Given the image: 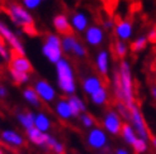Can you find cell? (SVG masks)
I'll return each mask as SVG.
<instances>
[{"label":"cell","mask_w":156,"mask_h":154,"mask_svg":"<svg viewBox=\"0 0 156 154\" xmlns=\"http://www.w3.org/2000/svg\"><path fill=\"white\" fill-rule=\"evenodd\" d=\"M61 38H62V51H64L65 55H71L79 59H83L88 56L87 47L79 41V38L74 35V33L64 35Z\"/></svg>","instance_id":"6"},{"label":"cell","mask_w":156,"mask_h":154,"mask_svg":"<svg viewBox=\"0 0 156 154\" xmlns=\"http://www.w3.org/2000/svg\"><path fill=\"white\" fill-rule=\"evenodd\" d=\"M131 110V125L133 128V130L136 132L137 136L141 138L144 140H147L151 138V134L149 132V129H147V125H146V121L142 116L141 111H140V107L137 105V102H135L129 107Z\"/></svg>","instance_id":"7"},{"label":"cell","mask_w":156,"mask_h":154,"mask_svg":"<svg viewBox=\"0 0 156 154\" xmlns=\"http://www.w3.org/2000/svg\"><path fill=\"white\" fill-rule=\"evenodd\" d=\"M56 70V79L57 86L61 90L62 94L67 96L75 95L76 92V73L75 68L73 67L71 62L67 58H62L60 62L55 65Z\"/></svg>","instance_id":"1"},{"label":"cell","mask_w":156,"mask_h":154,"mask_svg":"<svg viewBox=\"0 0 156 154\" xmlns=\"http://www.w3.org/2000/svg\"><path fill=\"white\" fill-rule=\"evenodd\" d=\"M84 41L90 47H99L105 41V30L98 24H90L84 32Z\"/></svg>","instance_id":"10"},{"label":"cell","mask_w":156,"mask_h":154,"mask_svg":"<svg viewBox=\"0 0 156 154\" xmlns=\"http://www.w3.org/2000/svg\"><path fill=\"white\" fill-rule=\"evenodd\" d=\"M3 61H4V59H3V57H2V56H0V66H2V63H3Z\"/></svg>","instance_id":"42"},{"label":"cell","mask_w":156,"mask_h":154,"mask_svg":"<svg viewBox=\"0 0 156 154\" xmlns=\"http://www.w3.org/2000/svg\"><path fill=\"white\" fill-rule=\"evenodd\" d=\"M8 70H13V71L30 75L33 72V66L30 63V61L27 58V56H22L15 52H12L10 59H9V62H8Z\"/></svg>","instance_id":"11"},{"label":"cell","mask_w":156,"mask_h":154,"mask_svg":"<svg viewBox=\"0 0 156 154\" xmlns=\"http://www.w3.org/2000/svg\"><path fill=\"white\" fill-rule=\"evenodd\" d=\"M34 128L38 129L40 132L46 133L51 129V120L50 118L46 115L44 112H38L36 114V119H34Z\"/></svg>","instance_id":"25"},{"label":"cell","mask_w":156,"mask_h":154,"mask_svg":"<svg viewBox=\"0 0 156 154\" xmlns=\"http://www.w3.org/2000/svg\"><path fill=\"white\" fill-rule=\"evenodd\" d=\"M27 136H28V139L32 143L40 145V147H42V148H47L48 134L42 133V132H40V130L36 129V128H32V129L27 130Z\"/></svg>","instance_id":"20"},{"label":"cell","mask_w":156,"mask_h":154,"mask_svg":"<svg viewBox=\"0 0 156 154\" xmlns=\"http://www.w3.org/2000/svg\"><path fill=\"white\" fill-rule=\"evenodd\" d=\"M55 112L61 120H70L74 118L71 106H70L67 99H58L55 102Z\"/></svg>","instance_id":"18"},{"label":"cell","mask_w":156,"mask_h":154,"mask_svg":"<svg viewBox=\"0 0 156 154\" xmlns=\"http://www.w3.org/2000/svg\"><path fill=\"white\" fill-rule=\"evenodd\" d=\"M121 135L123 136V139L131 145H133L135 142L137 140V134H136V132L133 130V128H132V125L129 124V122H124L123 124Z\"/></svg>","instance_id":"27"},{"label":"cell","mask_w":156,"mask_h":154,"mask_svg":"<svg viewBox=\"0 0 156 154\" xmlns=\"http://www.w3.org/2000/svg\"><path fill=\"white\" fill-rule=\"evenodd\" d=\"M90 101L98 106L107 105L109 101V91H108L107 86H103L102 89L95 91L93 95H90Z\"/></svg>","instance_id":"23"},{"label":"cell","mask_w":156,"mask_h":154,"mask_svg":"<svg viewBox=\"0 0 156 154\" xmlns=\"http://www.w3.org/2000/svg\"><path fill=\"white\" fill-rule=\"evenodd\" d=\"M23 97L26 99L27 102H29L34 107H41V105H42L41 99L38 97L37 92L34 91L33 87H26L24 90H23Z\"/></svg>","instance_id":"26"},{"label":"cell","mask_w":156,"mask_h":154,"mask_svg":"<svg viewBox=\"0 0 156 154\" xmlns=\"http://www.w3.org/2000/svg\"><path fill=\"white\" fill-rule=\"evenodd\" d=\"M147 41L150 43H156V29H151L149 33H147Z\"/></svg>","instance_id":"37"},{"label":"cell","mask_w":156,"mask_h":154,"mask_svg":"<svg viewBox=\"0 0 156 154\" xmlns=\"http://www.w3.org/2000/svg\"><path fill=\"white\" fill-rule=\"evenodd\" d=\"M5 12L8 14V17H9V19L13 22V24L18 28H22L23 32L29 28L36 27L33 15L22 4L14 3V2H8L5 5Z\"/></svg>","instance_id":"2"},{"label":"cell","mask_w":156,"mask_h":154,"mask_svg":"<svg viewBox=\"0 0 156 154\" xmlns=\"http://www.w3.org/2000/svg\"><path fill=\"white\" fill-rule=\"evenodd\" d=\"M114 110L126 121H131V110L123 101H114Z\"/></svg>","instance_id":"30"},{"label":"cell","mask_w":156,"mask_h":154,"mask_svg":"<svg viewBox=\"0 0 156 154\" xmlns=\"http://www.w3.org/2000/svg\"><path fill=\"white\" fill-rule=\"evenodd\" d=\"M0 154H4V153H3V149H0Z\"/></svg>","instance_id":"43"},{"label":"cell","mask_w":156,"mask_h":154,"mask_svg":"<svg viewBox=\"0 0 156 154\" xmlns=\"http://www.w3.org/2000/svg\"><path fill=\"white\" fill-rule=\"evenodd\" d=\"M42 55L47 58V61L52 65L64 58V51H62V38L57 33H48L44 37V43L42 44Z\"/></svg>","instance_id":"4"},{"label":"cell","mask_w":156,"mask_h":154,"mask_svg":"<svg viewBox=\"0 0 156 154\" xmlns=\"http://www.w3.org/2000/svg\"><path fill=\"white\" fill-rule=\"evenodd\" d=\"M150 140H151L152 145H154V147H155V149H156V136H152V135H151V138H150Z\"/></svg>","instance_id":"41"},{"label":"cell","mask_w":156,"mask_h":154,"mask_svg":"<svg viewBox=\"0 0 156 154\" xmlns=\"http://www.w3.org/2000/svg\"><path fill=\"white\" fill-rule=\"evenodd\" d=\"M94 66L99 76H107L111 70V53L108 49H100L95 55Z\"/></svg>","instance_id":"13"},{"label":"cell","mask_w":156,"mask_h":154,"mask_svg":"<svg viewBox=\"0 0 156 154\" xmlns=\"http://www.w3.org/2000/svg\"><path fill=\"white\" fill-rule=\"evenodd\" d=\"M0 38L6 42L8 44L10 45L12 52H15L18 55L22 56H26V49H24V45H23L22 41L19 35L17 34L15 30H13L9 25L6 24L4 20L0 19Z\"/></svg>","instance_id":"5"},{"label":"cell","mask_w":156,"mask_h":154,"mask_svg":"<svg viewBox=\"0 0 156 154\" xmlns=\"http://www.w3.org/2000/svg\"><path fill=\"white\" fill-rule=\"evenodd\" d=\"M0 56L3 57L4 61L9 62L10 59V56H12V51H9V48L6 47V43L0 38Z\"/></svg>","instance_id":"31"},{"label":"cell","mask_w":156,"mask_h":154,"mask_svg":"<svg viewBox=\"0 0 156 154\" xmlns=\"http://www.w3.org/2000/svg\"><path fill=\"white\" fill-rule=\"evenodd\" d=\"M88 144L93 149H104L107 148V134L103 132V129L100 128H94L90 130L88 134Z\"/></svg>","instance_id":"17"},{"label":"cell","mask_w":156,"mask_h":154,"mask_svg":"<svg viewBox=\"0 0 156 154\" xmlns=\"http://www.w3.org/2000/svg\"><path fill=\"white\" fill-rule=\"evenodd\" d=\"M80 120H81V124H83L85 128H91L93 125L95 124L94 118H93L91 115L87 114V112H84V114L80 115Z\"/></svg>","instance_id":"33"},{"label":"cell","mask_w":156,"mask_h":154,"mask_svg":"<svg viewBox=\"0 0 156 154\" xmlns=\"http://www.w3.org/2000/svg\"><path fill=\"white\" fill-rule=\"evenodd\" d=\"M89 17L87 13L84 12H75L71 14L70 17V23H71V28H73V32L76 33H83L89 28Z\"/></svg>","instance_id":"15"},{"label":"cell","mask_w":156,"mask_h":154,"mask_svg":"<svg viewBox=\"0 0 156 154\" xmlns=\"http://www.w3.org/2000/svg\"><path fill=\"white\" fill-rule=\"evenodd\" d=\"M103 126L108 133H111L113 135H118L122 132L123 121L122 118L119 116V114L114 109H109L103 116Z\"/></svg>","instance_id":"8"},{"label":"cell","mask_w":156,"mask_h":154,"mask_svg":"<svg viewBox=\"0 0 156 154\" xmlns=\"http://www.w3.org/2000/svg\"><path fill=\"white\" fill-rule=\"evenodd\" d=\"M52 25H53L55 30H56V33L61 37L74 33L73 28H71V23H70V18L64 13L55 15L53 19H52Z\"/></svg>","instance_id":"14"},{"label":"cell","mask_w":156,"mask_h":154,"mask_svg":"<svg viewBox=\"0 0 156 154\" xmlns=\"http://www.w3.org/2000/svg\"><path fill=\"white\" fill-rule=\"evenodd\" d=\"M115 27V22L113 19H104L103 20V29L108 32H113Z\"/></svg>","instance_id":"35"},{"label":"cell","mask_w":156,"mask_h":154,"mask_svg":"<svg viewBox=\"0 0 156 154\" xmlns=\"http://www.w3.org/2000/svg\"><path fill=\"white\" fill-rule=\"evenodd\" d=\"M67 100H69L70 106H71V110H73L74 118L80 116L81 114L85 112V110H87V105H85V102L83 101V100H81L79 96L71 95V96H69V97H67Z\"/></svg>","instance_id":"22"},{"label":"cell","mask_w":156,"mask_h":154,"mask_svg":"<svg viewBox=\"0 0 156 154\" xmlns=\"http://www.w3.org/2000/svg\"><path fill=\"white\" fill-rule=\"evenodd\" d=\"M104 85V81L102 79V76H99L97 73H90L87 75L85 77L81 79V87L83 91L85 92L87 95H93L95 91H98L99 89H102Z\"/></svg>","instance_id":"12"},{"label":"cell","mask_w":156,"mask_h":154,"mask_svg":"<svg viewBox=\"0 0 156 154\" xmlns=\"http://www.w3.org/2000/svg\"><path fill=\"white\" fill-rule=\"evenodd\" d=\"M132 147H133L136 153H145L147 150V143L146 140L141 139V138H137V140L135 142V144Z\"/></svg>","instance_id":"32"},{"label":"cell","mask_w":156,"mask_h":154,"mask_svg":"<svg viewBox=\"0 0 156 154\" xmlns=\"http://www.w3.org/2000/svg\"><path fill=\"white\" fill-rule=\"evenodd\" d=\"M17 119L22 124V126L26 130H29L34 128V119H36V114H33L32 111H22L17 114Z\"/></svg>","instance_id":"24"},{"label":"cell","mask_w":156,"mask_h":154,"mask_svg":"<svg viewBox=\"0 0 156 154\" xmlns=\"http://www.w3.org/2000/svg\"><path fill=\"white\" fill-rule=\"evenodd\" d=\"M33 89L37 92L38 97L41 99V101L46 102V104H50L53 102L57 97V92L56 89H55L52 85L46 81V80H37L33 85Z\"/></svg>","instance_id":"9"},{"label":"cell","mask_w":156,"mask_h":154,"mask_svg":"<svg viewBox=\"0 0 156 154\" xmlns=\"http://www.w3.org/2000/svg\"><path fill=\"white\" fill-rule=\"evenodd\" d=\"M42 0H22V5L26 8L27 10H34L41 5Z\"/></svg>","instance_id":"34"},{"label":"cell","mask_w":156,"mask_h":154,"mask_svg":"<svg viewBox=\"0 0 156 154\" xmlns=\"http://www.w3.org/2000/svg\"><path fill=\"white\" fill-rule=\"evenodd\" d=\"M8 71H9V76L12 77V80L15 85H26L30 80L29 73H23V72L13 71V70H8Z\"/></svg>","instance_id":"29"},{"label":"cell","mask_w":156,"mask_h":154,"mask_svg":"<svg viewBox=\"0 0 156 154\" xmlns=\"http://www.w3.org/2000/svg\"><path fill=\"white\" fill-rule=\"evenodd\" d=\"M115 154H128L127 150H124V149H117Z\"/></svg>","instance_id":"40"},{"label":"cell","mask_w":156,"mask_h":154,"mask_svg":"<svg viewBox=\"0 0 156 154\" xmlns=\"http://www.w3.org/2000/svg\"><path fill=\"white\" fill-rule=\"evenodd\" d=\"M42 2H44V0H42Z\"/></svg>","instance_id":"44"},{"label":"cell","mask_w":156,"mask_h":154,"mask_svg":"<svg viewBox=\"0 0 156 154\" xmlns=\"http://www.w3.org/2000/svg\"><path fill=\"white\" fill-rule=\"evenodd\" d=\"M2 140H4L6 144L13 145V147H23L24 145V139L20 134H18L14 130H4L0 134Z\"/></svg>","instance_id":"19"},{"label":"cell","mask_w":156,"mask_h":154,"mask_svg":"<svg viewBox=\"0 0 156 154\" xmlns=\"http://www.w3.org/2000/svg\"><path fill=\"white\" fill-rule=\"evenodd\" d=\"M118 73L121 81V89L123 94V102L128 107H131L136 102L135 100V90H133V77H132L131 63L127 59L119 61L118 65Z\"/></svg>","instance_id":"3"},{"label":"cell","mask_w":156,"mask_h":154,"mask_svg":"<svg viewBox=\"0 0 156 154\" xmlns=\"http://www.w3.org/2000/svg\"><path fill=\"white\" fill-rule=\"evenodd\" d=\"M151 96L154 97V100L156 101V83L151 86Z\"/></svg>","instance_id":"39"},{"label":"cell","mask_w":156,"mask_h":154,"mask_svg":"<svg viewBox=\"0 0 156 154\" xmlns=\"http://www.w3.org/2000/svg\"><path fill=\"white\" fill-rule=\"evenodd\" d=\"M113 32L119 41L127 42L132 38V35H133V24H132L131 20L122 19V20L115 23Z\"/></svg>","instance_id":"16"},{"label":"cell","mask_w":156,"mask_h":154,"mask_svg":"<svg viewBox=\"0 0 156 154\" xmlns=\"http://www.w3.org/2000/svg\"><path fill=\"white\" fill-rule=\"evenodd\" d=\"M8 95V90L5 86H3V85H0V99H5Z\"/></svg>","instance_id":"38"},{"label":"cell","mask_w":156,"mask_h":154,"mask_svg":"<svg viewBox=\"0 0 156 154\" xmlns=\"http://www.w3.org/2000/svg\"><path fill=\"white\" fill-rule=\"evenodd\" d=\"M129 51H131V48H129V44L127 42L117 39L113 43V55H114V57L117 59H119V61L126 59Z\"/></svg>","instance_id":"21"},{"label":"cell","mask_w":156,"mask_h":154,"mask_svg":"<svg viewBox=\"0 0 156 154\" xmlns=\"http://www.w3.org/2000/svg\"><path fill=\"white\" fill-rule=\"evenodd\" d=\"M52 152H55L56 154H65V147H64V144H61V143H56L53 145V148H52Z\"/></svg>","instance_id":"36"},{"label":"cell","mask_w":156,"mask_h":154,"mask_svg":"<svg viewBox=\"0 0 156 154\" xmlns=\"http://www.w3.org/2000/svg\"><path fill=\"white\" fill-rule=\"evenodd\" d=\"M147 44H149V41H147V37H146V35H140V37H137V38H136V39H133V41L131 42L129 48H131V51H132V52L138 53V52H141V51L146 49Z\"/></svg>","instance_id":"28"}]
</instances>
